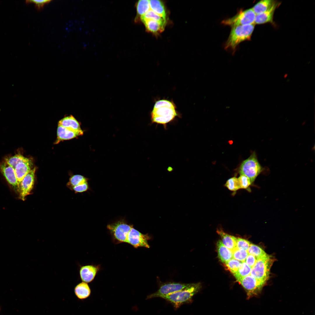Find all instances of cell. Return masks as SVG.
I'll use <instances>...</instances> for the list:
<instances>
[{
	"label": "cell",
	"instance_id": "1",
	"mask_svg": "<svg viewBox=\"0 0 315 315\" xmlns=\"http://www.w3.org/2000/svg\"><path fill=\"white\" fill-rule=\"evenodd\" d=\"M150 116L152 123L163 125L165 128H166L167 123L180 116L174 102L164 99L156 102Z\"/></svg>",
	"mask_w": 315,
	"mask_h": 315
},
{
	"label": "cell",
	"instance_id": "2",
	"mask_svg": "<svg viewBox=\"0 0 315 315\" xmlns=\"http://www.w3.org/2000/svg\"><path fill=\"white\" fill-rule=\"evenodd\" d=\"M255 24L240 25L232 27L231 32L224 44V49L234 53L241 42L249 40L254 29Z\"/></svg>",
	"mask_w": 315,
	"mask_h": 315
},
{
	"label": "cell",
	"instance_id": "3",
	"mask_svg": "<svg viewBox=\"0 0 315 315\" xmlns=\"http://www.w3.org/2000/svg\"><path fill=\"white\" fill-rule=\"evenodd\" d=\"M200 283H192L184 289L164 297L162 298L171 303L175 308L191 302L193 296L200 290Z\"/></svg>",
	"mask_w": 315,
	"mask_h": 315
},
{
	"label": "cell",
	"instance_id": "4",
	"mask_svg": "<svg viewBox=\"0 0 315 315\" xmlns=\"http://www.w3.org/2000/svg\"><path fill=\"white\" fill-rule=\"evenodd\" d=\"M274 260L271 256L267 254L257 258L255 265L251 268L250 275L264 285L269 278Z\"/></svg>",
	"mask_w": 315,
	"mask_h": 315
},
{
	"label": "cell",
	"instance_id": "5",
	"mask_svg": "<svg viewBox=\"0 0 315 315\" xmlns=\"http://www.w3.org/2000/svg\"><path fill=\"white\" fill-rule=\"evenodd\" d=\"M262 168L259 163L255 152L242 163L239 169L240 175H244L253 183L261 172Z\"/></svg>",
	"mask_w": 315,
	"mask_h": 315
},
{
	"label": "cell",
	"instance_id": "6",
	"mask_svg": "<svg viewBox=\"0 0 315 315\" xmlns=\"http://www.w3.org/2000/svg\"><path fill=\"white\" fill-rule=\"evenodd\" d=\"M256 15L252 8L244 10H242L233 17L223 20L222 23L231 27L255 24Z\"/></svg>",
	"mask_w": 315,
	"mask_h": 315
},
{
	"label": "cell",
	"instance_id": "7",
	"mask_svg": "<svg viewBox=\"0 0 315 315\" xmlns=\"http://www.w3.org/2000/svg\"><path fill=\"white\" fill-rule=\"evenodd\" d=\"M236 280L245 290L248 299L259 294L264 286L251 275Z\"/></svg>",
	"mask_w": 315,
	"mask_h": 315
},
{
	"label": "cell",
	"instance_id": "8",
	"mask_svg": "<svg viewBox=\"0 0 315 315\" xmlns=\"http://www.w3.org/2000/svg\"><path fill=\"white\" fill-rule=\"evenodd\" d=\"M132 226L124 222L119 221L108 225L107 228L117 242L126 243L127 235Z\"/></svg>",
	"mask_w": 315,
	"mask_h": 315
},
{
	"label": "cell",
	"instance_id": "9",
	"mask_svg": "<svg viewBox=\"0 0 315 315\" xmlns=\"http://www.w3.org/2000/svg\"><path fill=\"white\" fill-rule=\"evenodd\" d=\"M190 284L170 282L163 284L160 286L156 292L148 296L147 298L150 299L158 297L162 298L164 296L184 289Z\"/></svg>",
	"mask_w": 315,
	"mask_h": 315
},
{
	"label": "cell",
	"instance_id": "10",
	"mask_svg": "<svg viewBox=\"0 0 315 315\" xmlns=\"http://www.w3.org/2000/svg\"><path fill=\"white\" fill-rule=\"evenodd\" d=\"M150 238L148 234H144L141 233L132 226L127 235L126 243L135 248L143 247L149 248L150 246L148 241Z\"/></svg>",
	"mask_w": 315,
	"mask_h": 315
},
{
	"label": "cell",
	"instance_id": "11",
	"mask_svg": "<svg viewBox=\"0 0 315 315\" xmlns=\"http://www.w3.org/2000/svg\"><path fill=\"white\" fill-rule=\"evenodd\" d=\"M36 168L32 169L21 181L19 189L20 198L25 200L26 197L30 194L34 183Z\"/></svg>",
	"mask_w": 315,
	"mask_h": 315
},
{
	"label": "cell",
	"instance_id": "12",
	"mask_svg": "<svg viewBox=\"0 0 315 315\" xmlns=\"http://www.w3.org/2000/svg\"><path fill=\"white\" fill-rule=\"evenodd\" d=\"M0 169L8 183L15 190L19 191V186L14 168L5 161L1 164Z\"/></svg>",
	"mask_w": 315,
	"mask_h": 315
},
{
	"label": "cell",
	"instance_id": "13",
	"mask_svg": "<svg viewBox=\"0 0 315 315\" xmlns=\"http://www.w3.org/2000/svg\"><path fill=\"white\" fill-rule=\"evenodd\" d=\"M32 164L31 161L28 159L27 160L18 163L16 166L15 170L18 180L19 189L22 180L32 169H31Z\"/></svg>",
	"mask_w": 315,
	"mask_h": 315
},
{
	"label": "cell",
	"instance_id": "14",
	"mask_svg": "<svg viewBox=\"0 0 315 315\" xmlns=\"http://www.w3.org/2000/svg\"><path fill=\"white\" fill-rule=\"evenodd\" d=\"M280 4L276 2L269 9L265 12L256 15L255 24H262L267 23H272L274 11Z\"/></svg>",
	"mask_w": 315,
	"mask_h": 315
},
{
	"label": "cell",
	"instance_id": "15",
	"mask_svg": "<svg viewBox=\"0 0 315 315\" xmlns=\"http://www.w3.org/2000/svg\"><path fill=\"white\" fill-rule=\"evenodd\" d=\"M83 134L82 130H73L60 125H58L57 129V138L55 142L57 144L63 140H68L76 137Z\"/></svg>",
	"mask_w": 315,
	"mask_h": 315
},
{
	"label": "cell",
	"instance_id": "16",
	"mask_svg": "<svg viewBox=\"0 0 315 315\" xmlns=\"http://www.w3.org/2000/svg\"><path fill=\"white\" fill-rule=\"evenodd\" d=\"M97 271L98 268L93 265L83 266L79 270L80 278L83 282H90L94 278Z\"/></svg>",
	"mask_w": 315,
	"mask_h": 315
},
{
	"label": "cell",
	"instance_id": "17",
	"mask_svg": "<svg viewBox=\"0 0 315 315\" xmlns=\"http://www.w3.org/2000/svg\"><path fill=\"white\" fill-rule=\"evenodd\" d=\"M218 257L221 261L225 263L232 257V252L226 247L220 240L218 241L217 244Z\"/></svg>",
	"mask_w": 315,
	"mask_h": 315
},
{
	"label": "cell",
	"instance_id": "18",
	"mask_svg": "<svg viewBox=\"0 0 315 315\" xmlns=\"http://www.w3.org/2000/svg\"><path fill=\"white\" fill-rule=\"evenodd\" d=\"M58 125L76 131L82 130L76 119L72 115L65 117L58 122Z\"/></svg>",
	"mask_w": 315,
	"mask_h": 315
},
{
	"label": "cell",
	"instance_id": "19",
	"mask_svg": "<svg viewBox=\"0 0 315 315\" xmlns=\"http://www.w3.org/2000/svg\"><path fill=\"white\" fill-rule=\"evenodd\" d=\"M217 232L221 237L223 244L232 251L236 248L237 238L225 233L221 229L217 230Z\"/></svg>",
	"mask_w": 315,
	"mask_h": 315
},
{
	"label": "cell",
	"instance_id": "20",
	"mask_svg": "<svg viewBox=\"0 0 315 315\" xmlns=\"http://www.w3.org/2000/svg\"><path fill=\"white\" fill-rule=\"evenodd\" d=\"M147 30L150 32L156 34L161 33L164 29L166 24L151 20L143 22Z\"/></svg>",
	"mask_w": 315,
	"mask_h": 315
},
{
	"label": "cell",
	"instance_id": "21",
	"mask_svg": "<svg viewBox=\"0 0 315 315\" xmlns=\"http://www.w3.org/2000/svg\"><path fill=\"white\" fill-rule=\"evenodd\" d=\"M76 295L79 299H84L88 297L91 294V290L85 282H82L77 284L74 288Z\"/></svg>",
	"mask_w": 315,
	"mask_h": 315
},
{
	"label": "cell",
	"instance_id": "22",
	"mask_svg": "<svg viewBox=\"0 0 315 315\" xmlns=\"http://www.w3.org/2000/svg\"><path fill=\"white\" fill-rule=\"evenodd\" d=\"M150 8L165 20H167V13L164 3L158 0H149Z\"/></svg>",
	"mask_w": 315,
	"mask_h": 315
},
{
	"label": "cell",
	"instance_id": "23",
	"mask_svg": "<svg viewBox=\"0 0 315 315\" xmlns=\"http://www.w3.org/2000/svg\"><path fill=\"white\" fill-rule=\"evenodd\" d=\"M272 0H263L257 3L252 8L256 15L264 13L269 9L276 2Z\"/></svg>",
	"mask_w": 315,
	"mask_h": 315
},
{
	"label": "cell",
	"instance_id": "24",
	"mask_svg": "<svg viewBox=\"0 0 315 315\" xmlns=\"http://www.w3.org/2000/svg\"><path fill=\"white\" fill-rule=\"evenodd\" d=\"M140 19L142 22L147 20H151L166 24L167 21V20L161 17L150 8L147 12L140 17Z\"/></svg>",
	"mask_w": 315,
	"mask_h": 315
},
{
	"label": "cell",
	"instance_id": "25",
	"mask_svg": "<svg viewBox=\"0 0 315 315\" xmlns=\"http://www.w3.org/2000/svg\"><path fill=\"white\" fill-rule=\"evenodd\" d=\"M251 268L245 262H242L237 272L234 274L236 279L250 275Z\"/></svg>",
	"mask_w": 315,
	"mask_h": 315
},
{
	"label": "cell",
	"instance_id": "26",
	"mask_svg": "<svg viewBox=\"0 0 315 315\" xmlns=\"http://www.w3.org/2000/svg\"><path fill=\"white\" fill-rule=\"evenodd\" d=\"M150 8L149 0H139L136 5L137 14L140 16L143 15Z\"/></svg>",
	"mask_w": 315,
	"mask_h": 315
},
{
	"label": "cell",
	"instance_id": "27",
	"mask_svg": "<svg viewBox=\"0 0 315 315\" xmlns=\"http://www.w3.org/2000/svg\"><path fill=\"white\" fill-rule=\"evenodd\" d=\"M29 158H25L20 154L6 158L5 161L11 165L14 168L18 163L27 160Z\"/></svg>",
	"mask_w": 315,
	"mask_h": 315
},
{
	"label": "cell",
	"instance_id": "28",
	"mask_svg": "<svg viewBox=\"0 0 315 315\" xmlns=\"http://www.w3.org/2000/svg\"><path fill=\"white\" fill-rule=\"evenodd\" d=\"M88 183L87 179L83 176L79 175H74L70 178L68 183V186L71 188Z\"/></svg>",
	"mask_w": 315,
	"mask_h": 315
},
{
	"label": "cell",
	"instance_id": "29",
	"mask_svg": "<svg viewBox=\"0 0 315 315\" xmlns=\"http://www.w3.org/2000/svg\"><path fill=\"white\" fill-rule=\"evenodd\" d=\"M247 252L249 254L252 255L257 258L265 255L266 253L259 246L251 244Z\"/></svg>",
	"mask_w": 315,
	"mask_h": 315
},
{
	"label": "cell",
	"instance_id": "30",
	"mask_svg": "<svg viewBox=\"0 0 315 315\" xmlns=\"http://www.w3.org/2000/svg\"><path fill=\"white\" fill-rule=\"evenodd\" d=\"M242 262L234 258H232L224 264L226 269L234 274L237 271Z\"/></svg>",
	"mask_w": 315,
	"mask_h": 315
},
{
	"label": "cell",
	"instance_id": "31",
	"mask_svg": "<svg viewBox=\"0 0 315 315\" xmlns=\"http://www.w3.org/2000/svg\"><path fill=\"white\" fill-rule=\"evenodd\" d=\"M225 186L232 191H236L240 189L238 178L235 177L229 179L226 181Z\"/></svg>",
	"mask_w": 315,
	"mask_h": 315
},
{
	"label": "cell",
	"instance_id": "32",
	"mask_svg": "<svg viewBox=\"0 0 315 315\" xmlns=\"http://www.w3.org/2000/svg\"><path fill=\"white\" fill-rule=\"evenodd\" d=\"M232 252L233 258L242 262H244L249 254L247 251L236 248Z\"/></svg>",
	"mask_w": 315,
	"mask_h": 315
},
{
	"label": "cell",
	"instance_id": "33",
	"mask_svg": "<svg viewBox=\"0 0 315 315\" xmlns=\"http://www.w3.org/2000/svg\"><path fill=\"white\" fill-rule=\"evenodd\" d=\"M240 189H247L252 184L250 179L243 175H240L237 178Z\"/></svg>",
	"mask_w": 315,
	"mask_h": 315
},
{
	"label": "cell",
	"instance_id": "34",
	"mask_svg": "<svg viewBox=\"0 0 315 315\" xmlns=\"http://www.w3.org/2000/svg\"><path fill=\"white\" fill-rule=\"evenodd\" d=\"M251 243L248 241L240 238H237L236 248L247 251Z\"/></svg>",
	"mask_w": 315,
	"mask_h": 315
},
{
	"label": "cell",
	"instance_id": "35",
	"mask_svg": "<svg viewBox=\"0 0 315 315\" xmlns=\"http://www.w3.org/2000/svg\"><path fill=\"white\" fill-rule=\"evenodd\" d=\"M51 1L50 0H27L26 2L27 3H34L38 9H40L42 8L45 4Z\"/></svg>",
	"mask_w": 315,
	"mask_h": 315
},
{
	"label": "cell",
	"instance_id": "36",
	"mask_svg": "<svg viewBox=\"0 0 315 315\" xmlns=\"http://www.w3.org/2000/svg\"><path fill=\"white\" fill-rule=\"evenodd\" d=\"M72 189L76 192H81L85 191L88 188V183L74 186L71 188Z\"/></svg>",
	"mask_w": 315,
	"mask_h": 315
},
{
	"label": "cell",
	"instance_id": "37",
	"mask_svg": "<svg viewBox=\"0 0 315 315\" xmlns=\"http://www.w3.org/2000/svg\"><path fill=\"white\" fill-rule=\"evenodd\" d=\"M257 258L249 254L244 261L249 266L252 268L255 265Z\"/></svg>",
	"mask_w": 315,
	"mask_h": 315
},
{
	"label": "cell",
	"instance_id": "38",
	"mask_svg": "<svg viewBox=\"0 0 315 315\" xmlns=\"http://www.w3.org/2000/svg\"><path fill=\"white\" fill-rule=\"evenodd\" d=\"M288 76V74H285L284 76V78H286Z\"/></svg>",
	"mask_w": 315,
	"mask_h": 315
}]
</instances>
